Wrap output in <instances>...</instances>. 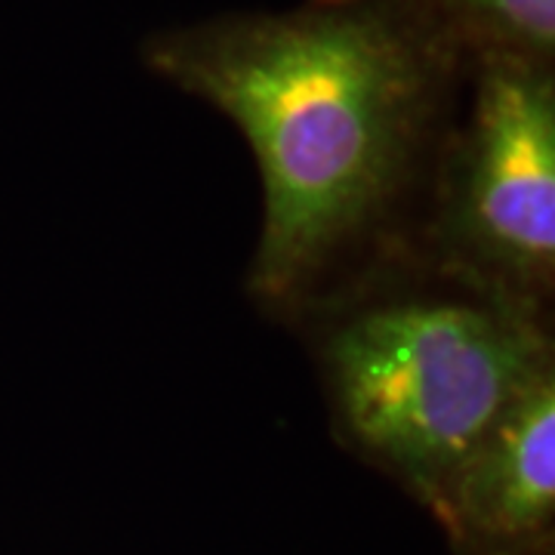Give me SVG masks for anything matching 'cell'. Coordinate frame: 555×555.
I'll return each instance as SVG.
<instances>
[{
  "label": "cell",
  "instance_id": "6da1fadb",
  "mask_svg": "<svg viewBox=\"0 0 555 555\" xmlns=\"http://www.w3.org/2000/svg\"><path fill=\"white\" fill-rule=\"evenodd\" d=\"M149 75L207 102L262 185L244 297L287 331L420 257L469 53L416 0H302L158 28Z\"/></svg>",
  "mask_w": 555,
  "mask_h": 555
},
{
  "label": "cell",
  "instance_id": "7a4b0ae2",
  "mask_svg": "<svg viewBox=\"0 0 555 555\" xmlns=\"http://www.w3.org/2000/svg\"><path fill=\"white\" fill-rule=\"evenodd\" d=\"M343 451L429 513L500 416L555 374L553 318L408 262L294 331Z\"/></svg>",
  "mask_w": 555,
  "mask_h": 555
},
{
  "label": "cell",
  "instance_id": "3957f363",
  "mask_svg": "<svg viewBox=\"0 0 555 555\" xmlns=\"http://www.w3.org/2000/svg\"><path fill=\"white\" fill-rule=\"evenodd\" d=\"M416 259L518 309L555 315V62L469 60Z\"/></svg>",
  "mask_w": 555,
  "mask_h": 555
},
{
  "label": "cell",
  "instance_id": "277c9868",
  "mask_svg": "<svg viewBox=\"0 0 555 555\" xmlns=\"http://www.w3.org/2000/svg\"><path fill=\"white\" fill-rule=\"evenodd\" d=\"M429 516L456 555H553L555 374L496 420L448 478Z\"/></svg>",
  "mask_w": 555,
  "mask_h": 555
},
{
  "label": "cell",
  "instance_id": "5b68a950",
  "mask_svg": "<svg viewBox=\"0 0 555 555\" xmlns=\"http://www.w3.org/2000/svg\"><path fill=\"white\" fill-rule=\"evenodd\" d=\"M469 56L516 53L555 62V0H416Z\"/></svg>",
  "mask_w": 555,
  "mask_h": 555
}]
</instances>
